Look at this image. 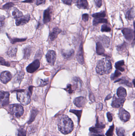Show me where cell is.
Listing matches in <instances>:
<instances>
[{"label":"cell","instance_id":"cell-1","mask_svg":"<svg viewBox=\"0 0 135 136\" xmlns=\"http://www.w3.org/2000/svg\"><path fill=\"white\" fill-rule=\"evenodd\" d=\"M59 130L64 134L70 133L74 128V124L71 119L66 115H63L59 117L58 121Z\"/></svg>","mask_w":135,"mask_h":136},{"label":"cell","instance_id":"cell-2","mask_svg":"<svg viewBox=\"0 0 135 136\" xmlns=\"http://www.w3.org/2000/svg\"><path fill=\"white\" fill-rule=\"evenodd\" d=\"M112 69V65L110 60L106 58H103L98 61L96 66V72L100 75L108 74Z\"/></svg>","mask_w":135,"mask_h":136},{"label":"cell","instance_id":"cell-3","mask_svg":"<svg viewBox=\"0 0 135 136\" xmlns=\"http://www.w3.org/2000/svg\"><path fill=\"white\" fill-rule=\"evenodd\" d=\"M17 99L21 104L28 105L30 103L31 99L29 92L25 90H20L17 92Z\"/></svg>","mask_w":135,"mask_h":136},{"label":"cell","instance_id":"cell-4","mask_svg":"<svg viewBox=\"0 0 135 136\" xmlns=\"http://www.w3.org/2000/svg\"><path fill=\"white\" fill-rule=\"evenodd\" d=\"M9 109L10 113L16 117H20L24 113L23 107L18 104L11 105L9 107Z\"/></svg>","mask_w":135,"mask_h":136},{"label":"cell","instance_id":"cell-5","mask_svg":"<svg viewBox=\"0 0 135 136\" xmlns=\"http://www.w3.org/2000/svg\"><path fill=\"white\" fill-rule=\"evenodd\" d=\"M105 125L100 122L99 119L98 117L96 119V123L95 126H92L89 128L90 132L94 134H100L102 132V130L105 128Z\"/></svg>","mask_w":135,"mask_h":136},{"label":"cell","instance_id":"cell-6","mask_svg":"<svg viewBox=\"0 0 135 136\" xmlns=\"http://www.w3.org/2000/svg\"><path fill=\"white\" fill-rule=\"evenodd\" d=\"M9 96L10 94L9 92L0 91V102L3 106H5L9 104Z\"/></svg>","mask_w":135,"mask_h":136},{"label":"cell","instance_id":"cell-7","mask_svg":"<svg viewBox=\"0 0 135 136\" xmlns=\"http://www.w3.org/2000/svg\"><path fill=\"white\" fill-rule=\"evenodd\" d=\"M122 33L125 38L129 41L132 40L134 39V31L128 28H124L122 30Z\"/></svg>","mask_w":135,"mask_h":136},{"label":"cell","instance_id":"cell-8","mask_svg":"<svg viewBox=\"0 0 135 136\" xmlns=\"http://www.w3.org/2000/svg\"><path fill=\"white\" fill-rule=\"evenodd\" d=\"M118 115L120 119L124 122H126L130 119V115L129 113L122 108H121L119 110Z\"/></svg>","mask_w":135,"mask_h":136},{"label":"cell","instance_id":"cell-9","mask_svg":"<svg viewBox=\"0 0 135 136\" xmlns=\"http://www.w3.org/2000/svg\"><path fill=\"white\" fill-rule=\"evenodd\" d=\"M47 60L52 65L54 64L56 59V54L55 51L53 50H49L46 55Z\"/></svg>","mask_w":135,"mask_h":136},{"label":"cell","instance_id":"cell-10","mask_svg":"<svg viewBox=\"0 0 135 136\" xmlns=\"http://www.w3.org/2000/svg\"><path fill=\"white\" fill-rule=\"evenodd\" d=\"M40 63L38 60H36L31 63L27 67V71L28 73H32L36 71L40 67Z\"/></svg>","mask_w":135,"mask_h":136},{"label":"cell","instance_id":"cell-11","mask_svg":"<svg viewBox=\"0 0 135 136\" xmlns=\"http://www.w3.org/2000/svg\"><path fill=\"white\" fill-rule=\"evenodd\" d=\"M12 76L9 71H4L1 73L0 75V80L2 83L6 84L10 81Z\"/></svg>","mask_w":135,"mask_h":136},{"label":"cell","instance_id":"cell-12","mask_svg":"<svg viewBox=\"0 0 135 136\" xmlns=\"http://www.w3.org/2000/svg\"><path fill=\"white\" fill-rule=\"evenodd\" d=\"M30 20V16L29 15L22 16L21 17L16 18V24L18 26L24 25L29 22Z\"/></svg>","mask_w":135,"mask_h":136},{"label":"cell","instance_id":"cell-13","mask_svg":"<svg viewBox=\"0 0 135 136\" xmlns=\"http://www.w3.org/2000/svg\"><path fill=\"white\" fill-rule=\"evenodd\" d=\"M76 58L78 62L80 63V64H84V52H83V44L82 43H80L79 49L77 52V55H76Z\"/></svg>","mask_w":135,"mask_h":136},{"label":"cell","instance_id":"cell-14","mask_svg":"<svg viewBox=\"0 0 135 136\" xmlns=\"http://www.w3.org/2000/svg\"><path fill=\"white\" fill-rule=\"evenodd\" d=\"M125 101V98H115L111 104V106L112 107L118 108L122 107L124 104V103Z\"/></svg>","mask_w":135,"mask_h":136},{"label":"cell","instance_id":"cell-15","mask_svg":"<svg viewBox=\"0 0 135 136\" xmlns=\"http://www.w3.org/2000/svg\"><path fill=\"white\" fill-rule=\"evenodd\" d=\"M87 100L86 98L82 96L77 97L74 100V104L78 107H81L84 106L86 103Z\"/></svg>","mask_w":135,"mask_h":136},{"label":"cell","instance_id":"cell-16","mask_svg":"<svg viewBox=\"0 0 135 136\" xmlns=\"http://www.w3.org/2000/svg\"><path fill=\"white\" fill-rule=\"evenodd\" d=\"M51 9L50 7L44 11L43 22L44 24H46L50 21L51 17Z\"/></svg>","mask_w":135,"mask_h":136},{"label":"cell","instance_id":"cell-17","mask_svg":"<svg viewBox=\"0 0 135 136\" xmlns=\"http://www.w3.org/2000/svg\"><path fill=\"white\" fill-rule=\"evenodd\" d=\"M62 32L61 29L57 27L53 29L52 31L50 34V39L52 41L54 40L57 38L58 34Z\"/></svg>","mask_w":135,"mask_h":136},{"label":"cell","instance_id":"cell-18","mask_svg":"<svg viewBox=\"0 0 135 136\" xmlns=\"http://www.w3.org/2000/svg\"><path fill=\"white\" fill-rule=\"evenodd\" d=\"M76 3V6L79 9H88V3L87 0H77Z\"/></svg>","mask_w":135,"mask_h":136},{"label":"cell","instance_id":"cell-19","mask_svg":"<svg viewBox=\"0 0 135 136\" xmlns=\"http://www.w3.org/2000/svg\"><path fill=\"white\" fill-rule=\"evenodd\" d=\"M72 82L75 89L77 90H80L82 86V83L81 80L78 77H74L72 80Z\"/></svg>","mask_w":135,"mask_h":136},{"label":"cell","instance_id":"cell-20","mask_svg":"<svg viewBox=\"0 0 135 136\" xmlns=\"http://www.w3.org/2000/svg\"><path fill=\"white\" fill-rule=\"evenodd\" d=\"M100 40L103 46L106 47H108L110 46V39L109 37L106 36H102L100 37Z\"/></svg>","mask_w":135,"mask_h":136},{"label":"cell","instance_id":"cell-21","mask_svg":"<svg viewBox=\"0 0 135 136\" xmlns=\"http://www.w3.org/2000/svg\"><path fill=\"white\" fill-rule=\"evenodd\" d=\"M116 94L119 98H125L127 96L126 90L122 87H120L117 89Z\"/></svg>","mask_w":135,"mask_h":136},{"label":"cell","instance_id":"cell-22","mask_svg":"<svg viewBox=\"0 0 135 136\" xmlns=\"http://www.w3.org/2000/svg\"><path fill=\"white\" fill-rule=\"evenodd\" d=\"M74 53V51L73 49L62 52V55L64 57L68 60L71 59L73 57Z\"/></svg>","mask_w":135,"mask_h":136},{"label":"cell","instance_id":"cell-23","mask_svg":"<svg viewBox=\"0 0 135 136\" xmlns=\"http://www.w3.org/2000/svg\"><path fill=\"white\" fill-rule=\"evenodd\" d=\"M96 52L99 55H103L105 53V49L104 46L100 41H98L96 43Z\"/></svg>","mask_w":135,"mask_h":136},{"label":"cell","instance_id":"cell-24","mask_svg":"<svg viewBox=\"0 0 135 136\" xmlns=\"http://www.w3.org/2000/svg\"><path fill=\"white\" fill-rule=\"evenodd\" d=\"M17 52V47L15 46H12L8 49L7 54L9 57H13L16 56Z\"/></svg>","mask_w":135,"mask_h":136},{"label":"cell","instance_id":"cell-25","mask_svg":"<svg viewBox=\"0 0 135 136\" xmlns=\"http://www.w3.org/2000/svg\"><path fill=\"white\" fill-rule=\"evenodd\" d=\"M12 17L15 18H19L23 16V14L22 12L18 10L16 8H14L12 11Z\"/></svg>","mask_w":135,"mask_h":136},{"label":"cell","instance_id":"cell-26","mask_svg":"<svg viewBox=\"0 0 135 136\" xmlns=\"http://www.w3.org/2000/svg\"><path fill=\"white\" fill-rule=\"evenodd\" d=\"M124 65V60H121L115 63V67L117 70L123 72L125 70L124 69L123 67Z\"/></svg>","mask_w":135,"mask_h":136},{"label":"cell","instance_id":"cell-27","mask_svg":"<svg viewBox=\"0 0 135 136\" xmlns=\"http://www.w3.org/2000/svg\"><path fill=\"white\" fill-rule=\"evenodd\" d=\"M38 113V111L37 109H32L31 111L30 117V119L28 121V124H30L32 123V122L34 121L35 117L37 115V113Z\"/></svg>","mask_w":135,"mask_h":136},{"label":"cell","instance_id":"cell-28","mask_svg":"<svg viewBox=\"0 0 135 136\" xmlns=\"http://www.w3.org/2000/svg\"><path fill=\"white\" fill-rule=\"evenodd\" d=\"M135 17V13H134V9L133 8L130 9L127 12L126 14V17L128 20H131L133 19Z\"/></svg>","mask_w":135,"mask_h":136},{"label":"cell","instance_id":"cell-29","mask_svg":"<svg viewBox=\"0 0 135 136\" xmlns=\"http://www.w3.org/2000/svg\"><path fill=\"white\" fill-rule=\"evenodd\" d=\"M108 22V20L104 18H95L93 20V24L94 26H97L100 23H107Z\"/></svg>","mask_w":135,"mask_h":136},{"label":"cell","instance_id":"cell-30","mask_svg":"<svg viewBox=\"0 0 135 136\" xmlns=\"http://www.w3.org/2000/svg\"><path fill=\"white\" fill-rule=\"evenodd\" d=\"M106 13L105 11H102L100 13H96L92 15V16L95 18H104L106 16Z\"/></svg>","mask_w":135,"mask_h":136},{"label":"cell","instance_id":"cell-31","mask_svg":"<svg viewBox=\"0 0 135 136\" xmlns=\"http://www.w3.org/2000/svg\"><path fill=\"white\" fill-rule=\"evenodd\" d=\"M24 58H29L32 53V49L30 47H28L25 48L24 50Z\"/></svg>","mask_w":135,"mask_h":136},{"label":"cell","instance_id":"cell-32","mask_svg":"<svg viewBox=\"0 0 135 136\" xmlns=\"http://www.w3.org/2000/svg\"><path fill=\"white\" fill-rule=\"evenodd\" d=\"M70 112L75 114L78 117V122L80 120V119L81 117V114H82V110H74V109H71L70 110Z\"/></svg>","mask_w":135,"mask_h":136},{"label":"cell","instance_id":"cell-33","mask_svg":"<svg viewBox=\"0 0 135 136\" xmlns=\"http://www.w3.org/2000/svg\"><path fill=\"white\" fill-rule=\"evenodd\" d=\"M119 81H120V83L124 84L125 85L128 86V87H132V84L131 83H130L128 81H127V80H126L120 79L118 80L117 81H116L115 82V83Z\"/></svg>","mask_w":135,"mask_h":136},{"label":"cell","instance_id":"cell-34","mask_svg":"<svg viewBox=\"0 0 135 136\" xmlns=\"http://www.w3.org/2000/svg\"><path fill=\"white\" fill-rule=\"evenodd\" d=\"M121 75V73L118 70H116L114 73H113V74L111 75L110 79L112 80H114L115 79H117L118 77H119Z\"/></svg>","mask_w":135,"mask_h":136},{"label":"cell","instance_id":"cell-35","mask_svg":"<svg viewBox=\"0 0 135 136\" xmlns=\"http://www.w3.org/2000/svg\"><path fill=\"white\" fill-rule=\"evenodd\" d=\"M116 133L118 136H125V131L122 127H118L116 128Z\"/></svg>","mask_w":135,"mask_h":136},{"label":"cell","instance_id":"cell-36","mask_svg":"<svg viewBox=\"0 0 135 136\" xmlns=\"http://www.w3.org/2000/svg\"><path fill=\"white\" fill-rule=\"evenodd\" d=\"M114 129V125L113 124L110 127V128L106 132V136H112L113 135V131Z\"/></svg>","mask_w":135,"mask_h":136},{"label":"cell","instance_id":"cell-37","mask_svg":"<svg viewBox=\"0 0 135 136\" xmlns=\"http://www.w3.org/2000/svg\"><path fill=\"white\" fill-rule=\"evenodd\" d=\"M4 19L3 17H0V32L3 31L5 27V22Z\"/></svg>","mask_w":135,"mask_h":136},{"label":"cell","instance_id":"cell-38","mask_svg":"<svg viewBox=\"0 0 135 136\" xmlns=\"http://www.w3.org/2000/svg\"><path fill=\"white\" fill-rule=\"evenodd\" d=\"M0 64L7 66H9L10 65V64L9 62L6 61L4 58L1 57H0Z\"/></svg>","mask_w":135,"mask_h":136},{"label":"cell","instance_id":"cell-39","mask_svg":"<svg viewBox=\"0 0 135 136\" xmlns=\"http://www.w3.org/2000/svg\"><path fill=\"white\" fill-rule=\"evenodd\" d=\"M101 31L102 32H110L111 31V28L108 25L104 24L102 26Z\"/></svg>","mask_w":135,"mask_h":136},{"label":"cell","instance_id":"cell-40","mask_svg":"<svg viewBox=\"0 0 135 136\" xmlns=\"http://www.w3.org/2000/svg\"><path fill=\"white\" fill-rule=\"evenodd\" d=\"M18 136H26V132L24 128H20L18 130Z\"/></svg>","mask_w":135,"mask_h":136},{"label":"cell","instance_id":"cell-41","mask_svg":"<svg viewBox=\"0 0 135 136\" xmlns=\"http://www.w3.org/2000/svg\"><path fill=\"white\" fill-rule=\"evenodd\" d=\"M126 43H124L121 45H119L117 47V50L118 51H122L126 49Z\"/></svg>","mask_w":135,"mask_h":136},{"label":"cell","instance_id":"cell-42","mask_svg":"<svg viewBox=\"0 0 135 136\" xmlns=\"http://www.w3.org/2000/svg\"><path fill=\"white\" fill-rule=\"evenodd\" d=\"M14 5V4L12 3H6L5 5L3 6V8L4 9H8L13 7Z\"/></svg>","mask_w":135,"mask_h":136},{"label":"cell","instance_id":"cell-43","mask_svg":"<svg viewBox=\"0 0 135 136\" xmlns=\"http://www.w3.org/2000/svg\"><path fill=\"white\" fill-rule=\"evenodd\" d=\"M26 39H10L12 43H14L16 42H22L26 40Z\"/></svg>","mask_w":135,"mask_h":136},{"label":"cell","instance_id":"cell-44","mask_svg":"<svg viewBox=\"0 0 135 136\" xmlns=\"http://www.w3.org/2000/svg\"><path fill=\"white\" fill-rule=\"evenodd\" d=\"M65 90L70 94H72V86L71 84H68L67 86V88L65 89Z\"/></svg>","mask_w":135,"mask_h":136},{"label":"cell","instance_id":"cell-45","mask_svg":"<svg viewBox=\"0 0 135 136\" xmlns=\"http://www.w3.org/2000/svg\"><path fill=\"white\" fill-rule=\"evenodd\" d=\"M82 20H83L84 22H87V21L88 20V15L87 14H83V15H82Z\"/></svg>","mask_w":135,"mask_h":136},{"label":"cell","instance_id":"cell-46","mask_svg":"<svg viewBox=\"0 0 135 136\" xmlns=\"http://www.w3.org/2000/svg\"><path fill=\"white\" fill-rule=\"evenodd\" d=\"M106 116L108 117V120L109 122H111L112 120V114H111L110 112H108L106 114Z\"/></svg>","mask_w":135,"mask_h":136},{"label":"cell","instance_id":"cell-47","mask_svg":"<svg viewBox=\"0 0 135 136\" xmlns=\"http://www.w3.org/2000/svg\"><path fill=\"white\" fill-rule=\"evenodd\" d=\"M102 4V0H96V5L98 8H100Z\"/></svg>","mask_w":135,"mask_h":136},{"label":"cell","instance_id":"cell-48","mask_svg":"<svg viewBox=\"0 0 135 136\" xmlns=\"http://www.w3.org/2000/svg\"><path fill=\"white\" fill-rule=\"evenodd\" d=\"M72 0H62V1L64 4L68 5H72Z\"/></svg>","mask_w":135,"mask_h":136},{"label":"cell","instance_id":"cell-49","mask_svg":"<svg viewBox=\"0 0 135 136\" xmlns=\"http://www.w3.org/2000/svg\"><path fill=\"white\" fill-rule=\"evenodd\" d=\"M89 98L90 101H91L92 102H93L95 101V99L94 98V96L92 92H90Z\"/></svg>","mask_w":135,"mask_h":136},{"label":"cell","instance_id":"cell-50","mask_svg":"<svg viewBox=\"0 0 135 136\" xmlns=\"http://www.w3.org/2000/svg\"><path fill=\"white\" fill-rule=\"evenodd\" d=\"M48 80H46L44 81L42 80L40 86H44L48 84Z\"/></svg>","mask_w":135,"mask_h":136},{"label":"cell","instance_id":"cell-51","mask_svg":"<svg viewBox=\"0 0 135 136\" xmlns=\"http://www.w3.org/2000/svg\"><path fill=\"white\" fill-rule=\"evenodd\" d=\"M46 0H36V4L37 5H40L44 3Z\"/></svg>","mask_w":135,"mask_h":136},{"label":"cell","instance_id":"cell-52","mask_svg":"<svg viewBox=\"0 0 135 136\" xmlns=\"http://www.w3.org/2000/svg\"><path fill=\"white\" fill-rule=\"evenodd\" d=\"M34 1V0H25L22 2L26 3H32Z\"/></svg>","mask_w":135,"mask_h":136},{"label":"cell","instance_id":"cell-53","mask_svg":"<svg viewBox=\"0 0 135 136\" xmlns=\"http://www.w3.org/2000/svg\"><path fill=\"white\" fill-rule=\"evenodd\" d=\"M90 136H105L103 134H91Z\"/></svg>","mask_w":135,"mask_h":136},{"label":"cell","instance_id":"cell-54","mask_svg":"<svg viewBox=\"0 0 135 136\" xmlns=\"http://www.w3.org/2000/svg\"><path fill=\"white\" fill-rule=\"evenodd\" d=\"M111 98H112V96H111V94H109V95H108V96H106V99H105V100H109V99H110Z\"/></svg>","mask_w":135,"mask_h":136},{"label":"cell","instance_id":"cell-55","mask_svg":"<svg viewBox=\"0 0 135 136\" xmlns=\"http://www.w3.org/2000/svg\"><path fill=\"white\" fill-rule=\"evenodd\" d=\"M8 1V0H3V1H4V2H5V1Z\"/></svg>","mask_w":135,"mask_h":136},{"label":"cell","instance_id":"cell-56","mask_svg":"<svg viewBox=\"0 0 135 136\" xmlns=\"http://www.w3.org/2000/svg\"><path fill=\"white\" fill-rule=\"evenodd\" d=\"M135 132H134L133 133V136H134V133Z\"/></svg>","mask_w":135,"mask_h":136},{"label":"cell","instance_id":"cell-57","mask_svg":"<svg viewBox=\"0 0 135 136\" xmlns=\"http://www.w3.org/2000/svg\"><path fill=\"white\" fill-rule=\"evenodd\" d=\"M14 1H19V0H14Z\"/></svg>","mask_w":135,"mask_h":136},{"label":"cell","instance_id":"cell-58","mask_svg":"<svg viewBox=\"0 0 135 136\" xmlns=\"http://www.w3.org/2000/svg\"><path fill=\"white\" fill-rule=\"evenodd\" d=\"M50 1H51V0H50Z\"/></svg>","mask_w":135,"mask_h":136}]
</instances>
